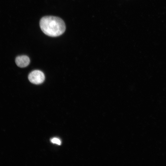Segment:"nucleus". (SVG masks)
<instances>
[{
	"instance_id": "1",
	"label": "nucleus",
	"mask_w": 166,
	"mask_h": 166,
	"mask_svg": "<svg viewBox=\"0 0 166 166\" xmlns=\"http://www.w3.org/2000/svg\"><path fill=\"white\" fill-rule=\"evenodd\" d=\"M40 24L42 32L46 35L52 37L60 36L66 30L64 21L57 17L50 16L43 17L41 19Z\"/></svg>"
},
{
	"instance_id": "2",
	"label": "nucleus",
	"mask_w": 166,
	"mask_h": 166,
	"mask_svg": "<svg viewBox=\"0 0 166 166\" xmlns=\"http://www.w3.org/2000/svg\"><path fill=\"white\" fill-rule=\"evenodd\" d=\"M29 79L33 84L39 85L44 81L45 79V76L42 71L40 70H35L29 74Z\"/></svg>"
},
{
	"instance_id": "3",
	"label": "nucleus",
	"mask_w": 166,
	"mask_h": 166,
	"mask_svg": "<svg viewBox=\"0 0 166 166\" xmlns=\"http://www.w3.org/2000/svg\"><path fill=\"white\" fill-rule=\"evenodd\" d=\"M30 63L29 58L26 55H22L16 57V63L18 66L23 68L28 66Z\"/></svg>"
},
{
	"instance_id": "4",
	"label": "nucleus",
	"mask_w": 166,
	"mask_h": 166,
	"mask_svg": "<svg viewBox=\"0 0 166 166\" xmlns=\"http://www.w3.org/2000/svg\"><path fill=\"white\" fill-rule=\"evenodd\" d=\"M51 141L54 144H56L60 145L61 144V140L58 139V138H53L51 140Z\"/></svg>"
}]
</instances>
